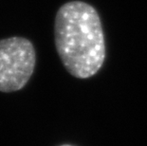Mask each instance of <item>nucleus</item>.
<instances>
[{"instance_id": "f03ea898", "label": "nucleus", "mask_w": 147, "mask_h": 146, "mask_svg": "<svg viewBox=\"0 0 147 146\" xmlns=\"http://www.w3.org/2000/svg\"><path fill=\"white\" fill-rule=\"evenodd\" d=\"M36 52L25 37L0 40V91L10 93L24 87L34 72Z\"/></svg>"}, {"instance_id": "7ed1b4c3", "label": "nucleus", "mask_w": 147, "mask_h": 146, "mask_svg": "<svg viewBox=\"0 0 147 146\" xmlns=\"http://www.w3.org/2000/svg\"><path fill=\"white\" fill-rule=\"evenodd\" d=\"M60 146H73V145H69V144H63V145H60Z\"/></svg>"}, {"instance_id": "f257e3e1", "label": "nucleus", "mask_w": 147, "mask_h": 146, "mask_svg": "<svg viewBox=\"0 0 147 146\" xmlns=\"http://www.w3.org/2000/svg\"><path fill=\"white\" fill-rule=\"evenodd\" d=\"M54 40L64 67L75 78H90L104 65V30L91 5L76 0L61 6L55 17Z\"/></svg>"}]
</instances>
